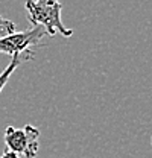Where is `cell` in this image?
Here are the masks:
<instances>
[{"label": "cell", "mask_w": 152, "mask_h": 158, "mask_svg": "<svg viewBox=\"0 0 152 158\" xmlns=\"http://www.w3.org/2000/svg\"><path fill=\"white\" fill-rule=\"evenodd\" d=\"M24 9L29 23L32 26H43L47 32V37L52 38L57 32L65 38L73 35V29L65 27L62 23V3L59 0H26Z\"/></svg>", "instance_id": "cell-1"}, {"label": "cell", "mask_w": 152, "mask_h": 158, "mask_svg": "<svg viewBox=\"0 0 152 158\" xmlns=\"http://www.w3.org/2000/svg\"><path fill=\"white\" fill-rule=\"evenodd\" d=\"M40 129L34 125H26L23 128L8 126L5 129V144L8 151L23 155L24 158H35L40 151Z\"/></svg>", "instance_id": "cell-2"}, {"label": "cell", "mask_w": 152, "mask_h": 158, "mask_svg": "<svg viewBox=\"0 0 152 158\" xmlns=\"http://www.w3.org/2000/svg\"><path fill=\"white\" fill-rule=\"evenodd\" d=\"M47 37V32L43 26H32L27 31L23 32H12L9 35L0 37V53L5 55H21L34 52L31 47H44L46 44H41V38Z\"/></svg>", "instance_id": "cell-3"}, {"label": "cell", "mask_w": 152, "mask_h": 158, "mask_svg": "<svg viewBox=\"0 0 152 158\" xmlns=\"http://www.w3.org/2000/svg\"><path fill=\"white\" fill-rule=\"evenodd\" d=\"M34 56H35V52L21 53V55H14V56H12V59L9 61V64L6 65V69L0 73V94H2V91H3L5 85L8 84V81H9V78H11V75L17 70V67H19L21 62L29 61V59H32Z\"/></svg>", "instance_id": "cell-4"}, {"label": "cell", "mask_w": 152, "mask_h": 158, "mask_svg": "<svg viewBox=\"0 0 152 158\" xmlns=\"http://www.w3.org/2000/svg\"><path fill=\"white\" fill-rule=\"evenodd\" d=\"M12 32H15V23L0 15V37L9 35Z\"/></svg>", "instance_id": "cell-5"}, {"label": "cell", "mask_w": 152, "mask_h": 158, "mask_svg": "<svg viewBox=\"0 0 152 158\" xmlns=\"http://www.w3.org/2000/svg\"><path fill=\"white\" fill-rule=\"evenodd\" d=\"M0 158H20V157L17 155V154H14V152H11V151H8V149H6V151L0 155Z\"/></svg>", "instance_id": "cell-6"}, {"label": "cell", "mask_w": 152, "mask_h": 158, "mask_svg": "<svg viewBox=\"0 0 152 158\" xmlns=\"http://www.w3.org/2000/svg\"><path fill=\"white\" fill-rule=\"evenodd\" d=\"M151 144H152V137H151Z\"/></svg>", "instance_id": "cell-7"}]
</instances>
